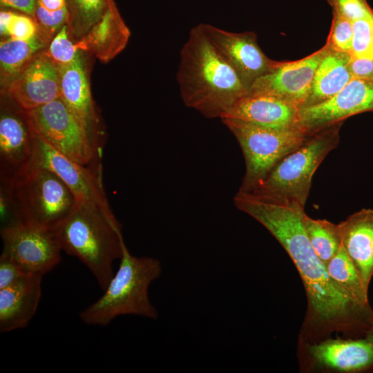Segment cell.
<instances>
[{"label": "cell", "instance_id": "cell-1", "mask_svg": "<svg viewBox=\"0 0 373 373\" xmlns=\"http://www.w3.org/2000/svg\"><path fill=\"white\" fill-rule=\"evenodd\" d=\"M233 202L239 210L259 222L283 246L304 284L313 317L322 323H338L355 311L366 309L354 303L329 277L306 234L305 206L260 200L238 191Z\"/></svg>", "mask_w": 373, "mask_h": 373}, {"label": "cell", "instance_id": "cell-2", "mask_svg": "<svg viewBox=\"0 0 373 373\" xmlns=\"http://www.w3.org/2000/svg\"><path fill=\"white\" fill-rule=\"evenodd\" d=\"M176 79L184 104L207 118L222 119L249 89L220 55L200 25L180 52Z\"/></svg>", "mask_w": 373, "mask_h": 373}, {"label": "cell", "instance_id": "cell-3", "mask_svg": "<svg viewBox=\"0 0 373 373\" xmlns=\"http://www.w3.org/2000/svg\"><path fill=\"white\" fill-rule=\"evenodd\" d=\"M61 251L78 258L104 290L113 276V263L122 256V225L96 205L79 200L71 214L53 231Z\"/></svg>", "mask_w": 373, "mask_h": 373}, {"label": "cell", "instance_id": "cell-4", "mask_svg": "<svg viewBox=\"0 0 373 373\" xmlns=\"http://www.w3.org/2000/svg\"><path fill=\"white\" fill-rule=\"evenodd\" d=\"M161 271L157 259L134 256L124 242L118 269L102 296L79 313L81 321L88 325L106 326L123 315L157 319L158 312L150 301L149 288Z\"/></svg>", "mask_w": 373, "mask_h": 373}, {"label": "cell", "instance_id": "cell-5", "mask_svg": "<svg viewBox=\"0 0 373 373\" xmlns=\"http://www.w3.org/2000/svg\"><path fill=\"white\" fill-rule=\"evenodd\" d=\"M343 122L309 134L298 148L283 157L249 193L268 202L305 206L315 171L339 143Z\"/></svg>", "mask_w": 373, "mask_h": 373}, {"label": "cell", "instance_id": "cell-6", "mask_svg": "<svg viewBox=\"0 0 373 373\" xmlns=\"http://www.w3.org/2000/svg\"><path fill=\"white\" fill-rule=\"evenodd\" d=\"M19 222L55 230L73 211L79 200L52 171L31 166L13 180Z\"/></svg>", "mask_w": 373, "mask_h": 373}, {"label": "cell", "instance_id": "cell-7", "mask_svg": "<svg viewBox=\"0 0 373 373\" xmlns=\"http://www.w3.org/2000/svg\"><path fill=\"white\" fill-rule=\"evenodd\" d=\"M237 140L245 162L240 191L249 193L287 155L298 148L308 134L300 128L262 126L233 118L221 119Z\"/></svg>", "mask_w": 373, "mask_h": 373}, {"label": "cell", "instance_id": "cell-8", "mask_svg": "<svg viewBox=\"0 0 373 373\" xmlns=\"http://www.w3.org/2000/svg\"><path fill=\"white\" fill-rule=\"evenodd\" d=\"M25 111L34 133L50 146L82 164L102 169V153L60 98Z\"/></svg>", "mask_w": 373, "mask_h": 373}, {"label": "cell", "instance_id": "cell-9", "mask_svg": "<svg viewBox=\"0 0 373 373\" xmlns=\"http://www.w3.org/2000/svg\"><path fill=\"white\" fill-rule=\"evenodd\" d=\"M34 165L54 172L79 200L96 205L111 221L120 224L111 209L105 193L102 169L86 166L70 159L35 133L32 162V166Z\"/></svg>", "mask_w": 373, "mask_h": 373}, {"label": "cell", "instance_id": "cell-10", "mask_svg": "<svg viewBox=\"0 0 373 373\" xmlns=\"http://www.w3.org/2000/svg\"><path fill=\"white\" fill-rule=\"evenodd\" d=\"M0 234L2 253L29 274L44 276L61 261L53 231L19 222L1 228Z\"/></svg>", "mask_w": 373, "mask_h": 373}, {"label": "cell", "instance_id": "cell-11", "mask_svg": "<svg viewBox=\"0 0 373 373\" xmlns=\"http://www.w3.org/2000/svg\"><path fill=\"white\" fill-rule=\"evenodd\" d=\"M199 25L216 51L236 70L249 90L258 78L280 63L266 56L254 32H233L208 23Z\"/></svg>", "mask_w": 373, "mask_h": 373}, {"label": "cell", "instance_id": "cell-12", "mask_svg": "<svg viewBox=\"0 0 373 373\" xmlns=\"http://www.w3.org/2000/svg\"><path fill=\"white\" fill-rule=\"evenodd\" d=\"M370 111H373V82L352 79L331 98L300 108L298 124L309 135L351 116Z\"/></svg>", "mask_w": 373, "mask_h": 373}, {"label": "cell", "instance_id": "cell-13", "mask_svg": "<svg viewBox=\"0 0 373 373\" xmlns=\"http://www.w3.org/2000/svg\"><path fill=\"white\" fill-rule=\"evenodd\" d=\"M329 50L325 44L303 59L280 61L275 68L251 84L248 95H274L290 102L300 108L307 98L318 66Z\"/></svg>", "mask_w": 373, "mask_h": 373}, {"label": "cell", "instance_id": "cell-14", "mask_svg": "<svg viewBox=\"0 0 373 373\" xmlns=\"http://www.w3.org/2000/svg\"><path fill=\"white\" fill-rule=\"evenodd\" d=\"M3 104L0 117V180H12L32 166L35 133L25 110Z\"/></svg>", "mask_w": 373, "mask_h": 373}, {"label": "cell", "instance_id": "cell-15", "mask_svg": "<svg viewBox=\"0 0 373 373\" xmlns=\"http://www.w3.org/2000/svg\"><path fill=\"white\" fill-rule=\"evenodd\" d=\"M45 50L31 59L5 91L25 111L37 108L59 98V68Z\"/></svg>", "mask_w": 373, "mask_h": 373}, {"label": "cell", "instance_id": "cell-16", "mask_svg": "<svg viewBox=\"0 0 373 373\" xmlns=\"http://www.w3.org/2000/svg\"><path fill=\"white\" fill-rule=\"evenodd\" d=\"M82 51L70 64L59 68V98L88 132L102 153L104 131L92 99Z\"/></svg>", "mask_w": 373, "mask_h": 373}, {"label": "cell", "instance_id": "cell-17", "mask_svg": "<svg viewBox=\"0 0 373 373\" xmlns=\"http://www.w3.org/2000/svg\"><path fill=\"white\" fill-rule=\"evenodd\" d=\"M338 225L342 246L368 292L373 276V209H362Z\"/></svg>", "mask_w": 373, "mask_h": 373}, {"label": "cell", "instance_id": "cell-18", "mask_svg": "<svg viewBox=\"0 0 373 373\" xmlns=\"http://www.w3.org/2000/svg\"><path fill=\"white\" fill-rule=\"evenodd\" d=\"M298 112V106L284 99L269 95H247L222 119L233 118L269 128L292 129L300 128Z\"/></svg>", "mask_w": 373, "mask_h": 373}, {"label": "cell", "instance_id": "cell-19", "mask_svg": "<svg viewBox=\"0 0 373 373\" xmlns=\"http://www.w3.org/2000/svg\"><path fill=\"white\" fill-rule=\"evenodd\" d=\"M130 37L131 31L115 0H107L102 17L75 43L80 51L89 52L101 62L108 63L125 48Z\"/></svg>", "mask_w": 373, "mask_h": 373}, {"label": "cell", "instance_id": "cell-20", "mask_svg": "<svg viewBox=\"0 0 373 373\" xmlns=\"http://www.w3.org/2000/svg\"><path fill=\"white\" fill-rule=\"evenodd\" d=\"M42 277L30 274L0 289V332H9L28 325L41 300Z\"/></svg>", "mask_w": 373, "mask_h": 373}, {"label": "cell", "instance_id": "cell-21", "mask_svg": "<svg viewBox=\"0 0 373 373\" xmlns=\"http://www.w3.org/2000/svg\"><path fill=\"white\" fill-rule=\"evenodd\" d=\"M315 361L334 370L350 372L373 364V329L361 339H329L309 347Z\"/></svg>", "mask_w": 373, "mask_h": 373}, {"label": "cell", "instance_id": "cell-22", "mask_svg": "<svg viewBox=\"0 0 373 373\" xmlns=\"http://www.w3.org/2000/svg\"><path fill=\"white\" fill-rule=\"evenodd\" d=\"M350 58L349 52L329 50L316 69L311 88L301 107L324 102L343 89L352 79L349 70Z\"/></svg>", "mask_w": 373, "mask_h": 373}, {"label": "cell", "instance_id": "cell-23", "mask_svg": "<svg viewBox=\"0 0 373 373\" xmlns=\"http://www.w3.org/2000/svg\"><path fill=\"white\" fill-rule=\"evenodd\" d=\"M49 42L39 33L28 40L3 38L0 42V79L5 93L9 84Z\"/></svg>", "mask_w": 373, "mask_h": 373}, {"label": "cell", "instance_id": "cell-24", "mask_svg": "<svg viewBox=\"0 0 373 373\" xmlns=\"http://www.w3.org/2000/svg\"><path fill=\"white\" fill-rule=\"evenodd\" d=\"M332 280L357 305L367 308V292L362 285L358 273L342 244L326 265Z\"/></svg>", "mask_w": 373, "mask_h": 373}, {"label": "cell", "instance_id": "cell-25", "mask_svg": "<svg viewBox=\"0 0 373 373\" xmlns=\"http://www.w3.org/2000/svg\"><path fill=\"white\" fill-rule=\"evenodd\" d=\"M303 224L312 247L326 265L341 245L338 224L325 219H313L305 213Z\"/></svg>", "mask_w": 373, "mask_h": 373}, {"label": "cell", "instance_id": "cell-26", "mask_svg": "<svg viewBox=\"0 0 373 373\" xmlns=\"http://www.w3.org/2000/svg\"><path fill=\"white\" fill-rule=\"evenodd\" d=\"M66 25L75 41L84 37L102 17L107 0H66Z\"/></svg>", "mask_w": 373, "mask_h": 373}, {"label": "cell", "instance_id": "cell-27", "mask_svg": "<svg viewBox=\"0 0 373 373\" xmlns=\"http://www.w3.org/2000/svg\"><path fill=\"white\" fill-rule=\"evenodd\" d=\"M66 0H37L34 19L39 31L50 43L67 23Z\"/></svg>", "mask_w": 373, "mask_h": 373}, {"label": "cell", "instance_id": "cell-28", "mask_svg": "<svg viewBox=\"0 0 373 373\" xmlns=\"http://www.w3.org/2000/svg\"><path fill=\"white\" fill-rule=\"evenodd\" d=\"M39 33L35 19L28 15L8 10L0 12L1 38L28 40Z\"/></svg>", "mask_w": 373, "mask_h": 373}, {"label": "cell", "instance_id": "cell-29", "mask_svg": "<svg viewBox=\"0 0 373 373\" xmlns=\"http://www.w3.org/2000/svg\"><path fill=\"white\" fill-rule=\"evenodd\" d=\"M67 25H64L50 41L45 50L53 63L59 68L70 64L81 52L69 36Z\"/></svg>", "mask_w": 373, "mask_h": 373}, {"label": "cell", "instance_id": "cell-30", "mask_svg": "<svg viewBox=\"0 0 373 373\" xmlns=\"http://www.w3.org/2000/svg\"><path fill=\"white\" fill-rule=\"evenodd\" d=\"M330 30L325 42L334 51L351 53L353 38V22L333 12Z\"/></svg>", "mask_w": 373, "mask_h": 373}, {"label": "cell", "instance_id": "cell-31", "mask_svg": "<svg viewBox=\"0 0 373 373\" xmlns=\"http://www.w3.org/2000/svg\"><path fill=\"white\" fill-rule=\"evenodd\" d=\"M352 55L373 56V16L353 21Z\"/></svg>", "mask_w": 373, "mask_h": 373}, {"label": "cell", "instance_id": "cell-32", "mask_svg": "<svg viewBox=\"0 0 373 373\" xmlns=\"http://www.w3.org/2000/svg\"><path fill=\"white\" fill-rule=\"evenodd\" d=\"M1 228L19 223L13 191V180H0Z\"/></svg>", "mask_w": 373, "mask_h": 373}, {"label": "cell", "instance_id": "cell-33", "mask_svg": "<svg viewBox=\"0 0 373 373\" xmlns=\"http://www.w3.org/2000/svg\"><path fill=\"white\" fill-rule=\"evenodd\" d=\"M332 12L351 21L373 16V9L367 0H326Z\"/></svg>", "mask_w": 373, "mask_h": 373}, {"label": "cell", "instance_id": "cell-34", "mask_svg": "<svg viewBox=\"0 0 373 373\" xmlns=\"http://www.w3.org/2000/svg\"><path fill=\"white\" fill-rule=\"evenodd\" d=\"M7 255L0 256V289L8 287L30 275Z\"/></svg>", "mask_w": 373, "mask_h": 373}, {"label": "cell", "instance_id": "cell-35", "mask_svg": "<svg viewBox=\"0 0 373 373\" xmlns=\"http://www.w3.org/2000/svg\"><path fill=\"white\" fill-rule=\"evenodd\" d=\"M349 70L352 79L373 82V56L351 55Z\"/></svg>", "mask_w": 373, "mask_h": 373}, {"label": "cell", "instance_id": "cell-36", "mask_svg": "<svg viewBox=\"0 0 373 373\" xmlns=\"http://www.w3.org/2000/svg\"><path fill=\"white\" fill-rule=\"evenodd\" d=\"M37 0H0L1 8H11L34 18Z\"/></svg>", "mask_w": 373, "mask_h": 373}]
</instances>
